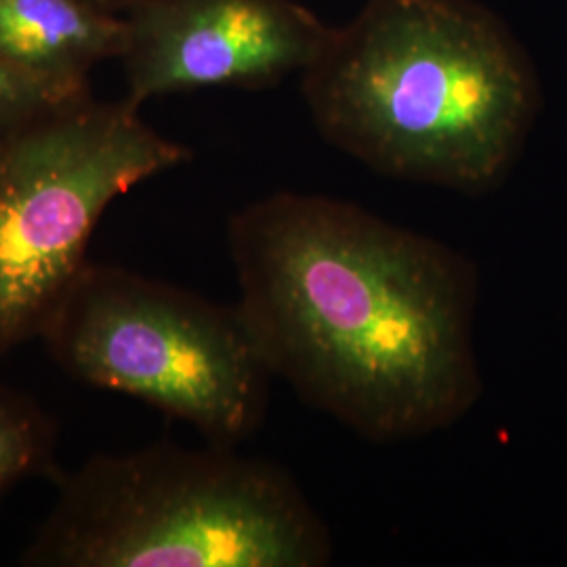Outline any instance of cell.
Returning <instances> with one entry per match:
<instances>
[{
    "label": "cell",
    "instance_id": "52a82bcc",
    "mask_svg": "<svg viewBox=\"0 0 567 567\" xmlns=\"http://www.w3.org/2000/svg\"><path fill=\"white\" fill-rule=\"evenodd\" d=\"M124 42L126 20L93 0H0V61L63 100L84 97L89 70Z\"/></svg>",
    "mask_w": 567,
    "mask_h": 567
},
{
    "label": "cell",
    "instance_id": "9c48e42d",
    "mask_svg": "<svg viewBox=\"0 0 567 567\" xmlns=\"http://www.w3.org/2000/svg\"><path fill=\"white\" fill-rule=\"evenodd\" d=\"M68 102L74 100H63L58 93L21 76L20 72L0 61V131Z\"/></svg>",
    "mask_w": 567,
    "mask_h": 567
},
{
    "label": "cell",
    "instance_id": "3957f363",
    "mask_svg": "<svg viewBox=\"0 0 567 567\" xmlns=\"http://www.w3.org/2000/svg\"><path fill=\"white\" fill-rule=\"evenodd\" d=\"M23 567H324L332 540L282 466L236 446L100 452L55 475Z\"/></svg>",
    "mask_w": 567,
    "mask_h": 567
},
{
    "label": "cell",
    "instance_id": "7a4b0ae2",
    "mask_svg": "<svg viewBox=\"0 0 567 567\" xmlns=\"http://www.w3.org/2000/svg\"><path fill=\"white\" fill-rule=\"evenodd\" d=\"M301 76L330 145L466 196L505 183L540 110L526 49L475 0H365Z\"/></svg>",
    "mask_w": 567,
    "mask_h": 567
},
{
    "label": "cell",
    "instance_id": "5b68a950",
    "mask_svg": "<svg viewBox=\"0 0 567 567\" xmlns=\"http://www.w3.org/2000/svg\"><path fill=\"white\" fill-rule=\"evenodd\" d=\"M189 158L128 100L84 95L0 131V362L41 339L105 210Z\"/></svg>",
    "mask_w": 567,
    "mask_h": 567
},
{
    "label": "cell",
    "instance_id": "277c9868",
    "mask_svg": "<svg viewBox=\"0 0 567 567\" xmlns=\"http://www.w3.org/2000/svg\"><path fill=\"white\" fill-rule=\"evenodd\" d=\"M65 374L236 446L264 425L271 372L238 305L86 261L41 339Z\"/></svg>",
    "mask_w": 567,
    "mask_h": 567
},
{
    "label": "cell",
    "instance_id": "6da1fadb",
    "mask_svg": "<svg viewBox=\"0 0 567 567\" xmlns=\"http://www.w3.org/2000/svg\"><path fill=\"white\" fill-rule=\"evenodd\" d=\"M238 311L274 379L370 442L461 423L482 398L477 267L353 203L276 192L236 210Z\"/></svg>",
    "mask_w": 567,
    "mask_h": 567
},
{
    "label": "cell",
    "instance_id": "ba28073f",
    "mask_svg": "<svg viewBox=\"0 0 567 567\" xmlns=\"http://www.w3.org/2000/svg\"><path fill=\"white\" fill-rule=\"evenodd\" d=\"M60 426L32 395L0 381V507L25 482L55 477Z\"/></svg>",
    "mask_w": 567,
    "mask_h": 567
},
{
    "label": "cell",
    "instance_id": "8992f818",
    "mask_svg": "<svg viewBox=\"0 0 567 567\" xmlns=\"http://www.w3.org/2000/svg\"><path fill=\"white\" fill-rule=\"evenodd\" d=\"M330 30L295 0H147L126 18V100L276 84L303 74Z\"/></svg>",
    "mask_w": 567,
    "mask_h": 567
},
{
    "label": "cell",
    "instance_id": "30bf717a",
    "mask_svg": "<svg viewBox=\"0 0 567 567\" xmlns=\"http://www.w3.org/2000/svg\"><path fill=\"white\" fill-rule=\"evenodd\" d=\"M93 2H97V4H102L105 9H112V7H124V9H135V7H140L143 2H147V0H93Z\"/></svg>",
    "mask_w": 567,
    "mask_h": 567
}]
</instances>
